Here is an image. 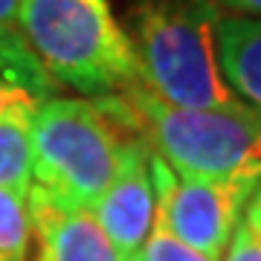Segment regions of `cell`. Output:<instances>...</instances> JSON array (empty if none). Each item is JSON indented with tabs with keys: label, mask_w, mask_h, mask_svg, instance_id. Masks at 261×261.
Masks as SVG:
<instances>
[{
	"label": "cell",
	"mask_w": 261,
	"mask_h": 261,
	"mask_svg": "<svg viewBox=\"0 0 261 261\" xmlns=\"http://www.w3.org/2000/svg\"><path fill=\"white\" fill-rule=\"evenodd\" d=\"M99 102L177 177L261 183V119L250 108H174L134 84Z\"/></svg>",
	"instance_id": "1"
},
{
	"label": "cell",
	"mask_w": 261,
	"mask_h": 261,
	"mask_svg": "<svg viewBox=\"0 0 261 261\" xmlns=\"http://www.w3.org/2000/svg\"><path fill=\"white\" fill-rule=\"evenodd\" d=\"M215 0H140L128 15V38L140 84L174 108H241L221 75Z\"/></svg>",
	"instance_id": "2"
},
{
	"label": "cell",
	"mask_w": 261,
	"mask_h": 261,
	"mask_svg": "<svg viewBox=\"0 0 261 261\" xmlns=\"http://www.w3.org/2000/svg\"><path fill=\"white\" fill-rule=\"evenodd\" d=\"M15 29L56 87L105 99L140 84L130 38L108 0H20Z\"/></svg>",
	"instance_id": "3"
},
{
	"label": "cell",
	"mask_w": 261,
	"mask_h": 261,
	"mask_svg": "<svg viewBox=\"0 0 261 261\" xmlns=\"http://www.w3.org/2000/svg\"><path fill=\"white\" fill-rule=\"evenodd\" d=\"M134 137L99 99L53 96L32 113V183L93 209Z\"/></svg>",
	"instance_id": "4"
},
{
	"label": "cell",
	"mask_w": 261,
	"mask_h": 261,
	"mask_svg": "<svg viewBox=\"0 0 261 261\" xmlns=\"http://www.w3.org/2000/svg\"><path fill=\"white\" fill-rule=\"evenodd\" d=\"M151 177L157 195L154 221L166 226L177 241L203 252L206 258H224L235 229L244 221V209L255 192V183L177 177L154 151H151Z\"/></svg>",
	"instance_id": "5"
},
{
	"label": "cell",
	"mask_w": 261,
	"mask_h": 261,
	"mask_svg": "<svg viewBox=\"0 0 261 261\" xmlns=\"http://www.w3.org/2000/svg\"><path fill=\"white\" fill-rule=\"evenodd\" d=\"M154 209L157 195L151 177V148L140 137H134L125 145L116 177L90 209L119 261H140L154 226Z\"/></svg>",
	"instance_id": "6"
},
{
	"label": "cell",
	"mask_w": 261,
	"mask_h": 261,
	"mask_svg": "<svg viewBox=\"0 0 261 261\" xmlns=\"http://www.w3.org/2000/svg\"><path fill=\"white\" fill-rule=\"evenodd\" d=\"M32 218V261H119L90 209L67 203L41 186L27 192Z\"/></svg>",
	"instance_id": "7"
},
{
	"label": "cell",
	"mask_w": 261,
	"mask_h": 261,
	"mask_svg": "<svg viewBox=\"0 0 261 261\" xmlns=\"http://www.w3.org/2000/svg\"><path fill=\"white\" fill-rule=\"evenodd\" d=\"M215 44L224 82L238 102L261 119V18L221 15Z\"/></svg>",
	"instance_id": "8"
},
{
	"label": "cell",
	"mask_w": 261,
	"mask_h": 261,
	"mask_svg": "<svg viewBox=\"0 0 261 261\" xmlns=\"http://www.w3.org/2000/svg\"><path fill=\"white\" fill-rule=\"evenodd\" d=\"M56 96V82L41 67L15 27L0 29V116L12 108H38Z\"/></svg>",
	"instance_id": "9"
},
{
	"label": "cell",
	"mask_w": 261,
	"mask_h": 261,
	"mask_svg": "<svg viewBox=\"0 0 261 261\" xmlns=\"http://www.w3.org/2000/svg\"><path fill=\"white\" fill-rule=\"evenodd\" d=\"M32 113L35 108H12L0 116V189L32 186Z\"/></svg>",
	"instance_id": "10"
},
{
	"label": "cell",
	"mask_w": 261,
	"mask_h": 261,
	"mask_svg": "<svg viewBox=\"0 0 261 261\" xmlns=\"http://www.w3.org/2000/svg\"><path fill=\"white\" fill-rule=\"evenodd\" d=\"M32 218L27 192L0 189V261H29Z\"/></svg>",
	"instance_id": "11"
},
{
	"label": "cell",
	"mask_w": 261,
	"mask_h": 261,
	"mask_svg": "<svg viewBox=\"0 0 261 261\" xmlns=\"http://www.w3.org/2000/svg\"><path fill=\"white\" fill-rule=\"evenodd\" d=\"M140 261H212V258H206L203 252H197L189 244L177 241L166 226L154 221L148 241L140 252Z\"/></svg>",
	"instance_id": "12"
},
{
	"label": "cell",
	"mask_w": 261,
	"mask_h": 261,
	"mask_svg": "<svg viewBox=\"0 0 261 261\" xmlns=\"http://www.w3.org/2000/svg\"><path fill=\"white\" fill-rule=\"evenodd\" d=\"M221 261H261V238L241 221Z\"/></svg>",
	"instance_id": "13"
},
{
	"label": "cell",
	"mask_w": 261,
	"mask_h": 261,
	"mask_svg": "<svg viewBox=\"0 0 261 261\" xmlns=\"http://www.w3.org/2000/svg\"><path fill=\"white\" fill-rule=\"evenodd\" d=\"M215 6L224 15L238 18H261V0H215Z\"/></svg>",
	"instance_id": "14"
},
{
	"label": "cell",
	"mask_w": 261,
	"mask_h": 261,
	"mask_svg": "<svg viewBox=\"0 0 261 261\" xmlns=\"http://www.w3.org/2000/svg\"><path fill=\"white\" fill-rule=\"evenodd\" d=\"M244 224L250 226L252 232L261 238V183L255 186V192L247 200V209H244Z\"/></svg>",
	"instance_id": "15"
},
{
	"label": "cell",
	"mask_w": 261,
	"mask_h": 261,
	"mask_svg": "<svg viewBox=\"0 0 261 261\" xmlns=\"http://www.w3.org/2000/svg\"><path fill=\"white\" fill-rule=\"evenodd\" d=\"M18 9H20V0H0V29L15 27Z\"/></svg>",
	"instance_id": "16"
}]
</instances>
